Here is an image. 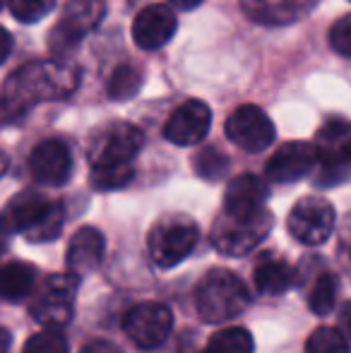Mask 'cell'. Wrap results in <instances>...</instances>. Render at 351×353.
<instances>
[{"instance_id": "cell-25", "label": "cell", "mask_w": 351, "mask_h": 353, "mask_svg": "<svg viewBox=\"0 0 351 353\" xmlns=\"http://www.w3.org/2000/svg\"><path fill=\"white\" fill-rule=\"evenodd\" d=\"M92 188L94 190H121L132 181V166L121 163V166H92Z\"/></svg>"}, {"instance_id": "cell-17", "label": "cell", "mask_w": 351, "mask_h": 353, "mask_svg": "<svg viewBox=\"0 0 351 353\" xmlns=\"http://www.w3.org/2000/svg\"><path fill=\"white\" fill-rule=\"evenodd\" d=\"M318 0H241V8L253 22L265 27H284L303 19Z\"/></svg>"}, {"instance_id": "cell-7", "label": "cell", "mask_w": 351, "mask_h": 353, "mask_svg": "<svg viewBox=\"0 0 351 353\" xmlns=\"http://www.w3.org/2000/svg\"><path fill=\"white\" fill-rule=\"evenodd\" d=\"M313 144L318 152V161L323 163L325 178H320V183L332 185V183L347 178L351 168V123L342 121V118H332L318 130Z\"/></svg>"}, {"instance_id": "cell-30", "label": "cell", "mask_w": 351, "mask_h": 353, "mask_svg": "<svg viewBox=\"0 0 351 353\" xmlns=\"http://www.w3.org/2000/svg\"><path fill=\"white\" fill-rule=\"evenodd\" d=\"M24 353H68L66 336L58 332V327H48L41 334H34L24 346Z\"/></svg>"}, {"instance_id": "cell-35", "label": "cell", "mask_w": 351, "mask_h": 353, "mask_svg": "<svg viewBox=\"0 0 351 353\" xmlns=\"http://www.w3.org/2000/svg\"><path fill=\"white\" fill-rule=\"evenodd\" d=\"M171 3V8H176V10H183V12H188V10H195V8H200L205 0H169Z\"/></svg>"}, {"instance_id": "cell-38", "label": "cell", "mask_w": 351, "mask_h": 353, "mask_svg": "<svg viewBox=\"0 0 351 353\" xmlns=\"http://www.w3.org/2000/svg\"><path fill=\"white\" fill-rule=\"evenodd\" d=\"M197 353H212L210 349H205V351H197Z\"/></svg>"}, {"instance_id": "cell-8", "label": "cell", "mask_w": 351, "mask_h": 353, "mask_svg": "<svg viewBox=\"0 0 351 353\" xmlns=\"http://www.w3.org/2000/svg\"><path fill=\"white\" fill-rule=\"evenodd\" d=\"M77 293V276L75 274H61L48 276L41 283L32 301V317L41 322L43 327H61L70 320L72 315V301Z\"/></svg>"}, {"instance_id": "cell-10", "label": "cell", "mask_w": 351, "mask_h": 353, "mask_svg": "<svg viewBox=\"0 0 351 353\" xmlns=\"http://www.w3.org/2000/svg\"><path fill=\"white\" fill-rule=\"evenodd\" d=\"M226 137L243 152H265L274 142V123L260 106H241L226 118Z\"/></svg>"}, {"instance_id": "cell-29", "label": "cell", "mask_w": 351, "mask_h": 353, "mask_svg": "<svg viewBox=\"0 0 351 353\" xmlns=\"http://www.w3.org/2000/svg\"><path fill=\"white\" fill-rule=\"evenodd\" d=\"M8 8L14 19L24 24H34L56 8V0H8Z\"/></svg>"}, {"instance_id": "cell-6", "label": "cell", "mask_w": 351, "mask_h": 353, "mask_svg": "<svg viewBox=\"0 0 351 353\" xmlns=\"http://www.w3.org/2000/svg\"><path fill=\"white\" fill-rule=\"evenodd\" d=\"M145 144V135L132 123H108L89 144V161L92 166H121L130 163Z\"/></svg>"}, {"instance_id": "cell-32", "label": "cell", "mask_w": 351, "mask_h": 353, "mask_svg": "<svg viewBox=\"0 0 351 353\" xmlns=\"http://www.w3.org/2000/svg\"><path fill=\"white\" fill-rule=\"evenodd\" d=\"M339 255H342L344 265L351 270V216L342 226V236H339Z\"/></svg>"}, {"instance_id": "cell-23", "label": "cell", "mask_w": 351, "mask_h": 353, "mask_svg": "<svg viewBox=\"0 0 351 353\" xmlns=\"http://www.w3.org/2000/svg\"><path fill=\"white\" fill-rule=\"evenodd\" d=\"M337 293H339V279L330 272L320 274L315 279L313 288H310V298H308V305L315 315H328L330 310L334 307V301H337Z\"/></svg>"}, {"instance_id": "cell-9", "label": "cell", "mask_w": 351, "mask_h": 353, "mask_svg": "<svg viewBox=\"0 0 351 353\" xmlns=\"http://www.w3.org/2000/svg\"><path fill=\"white\" fill-rule=\"evenodd\" d=\"M123 330L130 336L132 344L152 351L169 339L171 330H174V317H171L169 307L161 303H142L126 315Z\"/></svg>"}, {"instance_id": "cell-5", "label": "cell", "mask_w": 351, "mask_h": 353, "mask_svg": "<svg viewBox=\"0 0 351 353\" xmlns=\"http://www.w3.org/2000/svg\"><path fill=\"white\" fill-rule=\"evenodd\" d=\"M103 14H106L103 0H68V5L61 12V19L48 34L51 51L63 56V53L77 48L82 39L101 24Z\"/></svg>"}, {"instance_id": "cell-27", "label": "cell", "mask_w": 351, "mask_h": 353, "mask_svg": "<svg viewBox=\"0 0 351 353\" xmlns=\"http://www.w3.org/2000/svg\"><path fill=\"white\" fill-rule=\"evenodd\" d=\"M195 171L200 173L205 181H221L229 173V159L224 157V152L214 147L202 149L195 157Z\"/></svg>"}, {"instance_id": "cell-14", "label": "cell", "mask_w": 351, "mask_h": 353, "mask_svg": "<svg viewBox=\"0 0 351 353\" xmlns=\"http://www.w3.org/2000/svg\"><path fill=\"white\" fill-rule=\"evenodd\" d=\"M318 163V152L310 142H286L272 154L265 173L272 183H296L310 176Z\"/></svg>"}, {"instance_id": "cell-37", "label": "cell", "mask_w": 351, "mask_h": 353, "mask_svg": "<svg viewBox=\"0 0 351 353\" xmlns=\"http://www.w3.org/2000/svg\"><path fill=\"white\" fill-rule=\"evenodd\" d=\"M10 351V332L0 327V353H8Z\"/></svg>"}, {"instance_id": "cell-3", "label": "cell", "mask_w": 351, "mask_h": 353, "mask_svg": "<svg viewBox=\"0 0 351 353\" xmlns=\"http://www.w3.org/2000/svg\"><path fill=\"white\" fill-rule=\"evenodd\" d=\"M272 223H274V216L267 207L250 214H234L221 210L214 226H212V243L221 255H248L255 245H260L267 238V233L272 231Z\"/></svg>"}, {"instance_id": "cell-36", "label": "cell", "mask_w": 351, "mask_h": 353, "mask_svg": "<svg viewBox=\"0 0 351 353\" xmlns=\"http://www.w3.org/2000/svg\"><path fill=\"white\" fill-rule=\"evenodd\" d=\"M339 322H342V332L347 336H351V303L342 307V315H339Z\"/></svg>"}, {"instance_id": "cell-18", "label": "cell", "mask_w": 351, "mask_h": 353, "mask_svg": "<svg viewBox=\"0 0 351 353\" xmlns=\"http://www.w3.org/2000/svg\"><path fill=\"white\" fill-rule=\"evenodd\" d=\"M103 248H106V241H103V233L99 228H80L68 245V270H70V274L80 279V276L99 270L103 260Z\"/></svg>"}, {"instance_id": "cell-33", "label": "cell", "mask_w": 351, "mask_h": 353, "mask_svg": "<svg viewBox=\"0 0 351 353\" xmlns=\"http://www.w3.org/2000/svg\"><path fill=\"white\" fill-rule=\"evenodd\" d=\"M10 51H12V37H10L8 29L0 27V65H3V61L10 56Z\"/></svg>"}, {"instance_id": "cell-16", "label": "cell", "mask_w": 351, "mask_h": 353, "mask_svg": "<svg viewBox=\"0 0 351 353\" xmlns=\"http://www.w3.org/2000/svg\"><path fill=\"white\" fill-rule=\"evenodd\" d=\"M53 207V202L46 195L37 190H24L14 195L12 200L5 205L0 214V233L12 236V233H27L41 221Z\"/></svg>"}, {"instance_id": "cell-1", "label": "cell", "mask_w": 351, "mask_h": 353, "mask_svg": "<svg viewBox=\"0 0 351 353\" xmlns=\"http://www.w3.org/2000/svg\"><path fill=\"white\" fill-rule=\"evenodd\" d=\"M80 84L75 65L63 61H34L17 68L0 87V125L17 123L41 101L70 97Z\"/></svg>"}, {"instance_id": "cell-28", "label": "cell", "mask_w": 351, "mask_h": 353, "mask_svg": "<svg viewBox=\"0 0 351 353\" xmlns=\"http://www.w3.org/2000/svg\"><path fill=\"white\" fill-rule=\"evenodd\" d=\"M63 221H66L63 205H61V202H53V207L48 210L46 216H43L41 221L32 228V231H27V238H29V241H34V243L53 241V238H58V233H61Z\"/></svg>"}, {"instance_id": "cell-11", "label": "cell", "mask_w": 351, "mask_h": 353, "mask_svg": "<svg viewBox=\"0 0 351 353\" xmlns=\"http://www.w3.org/2000/svg\"><path fill=\"white\" fill-rule=\"evenodd\" d=\"M334 228V207L323 197H303L289 214V231L303 245H320Z\"/></svg>"}, {"instance_id": "cell-4", "label": "cell", "mask_w": 351, "mask_h": 353, "mask_svg": "<svg viewBox=\"0 0 351 353\" xmlns=\"http://www.w3.org/2000/svg\"><path fill=\"white\" fill-rule=\"evenodd\" d=\"M147 245L152 262L161 270H171L195 250L197 223L185 214H169L152 226Z\"/></svg>"}, {"instance_id": "cell-20", "label": "cell", "mask_w": 351, "mask_h": 353, "mask_svg": "<svg viewBox=\"0 0 351 353\" xmlns=\"http://www.w3.org/2000/svg\"><path fill=\"white\" fill-rule=\"evenodd\" d=\"M37 270L27 262H8L0 267V301L19 303L34 291Z\"/></svg>"}, {"instance_id": "cell-24", "label": "cell", "mask_w": 351, "mask_h": 353, "mask_svg": "<svg viewBox=\"0 0 351 353\" xmlns=\"http://www.w3.org/2000/svg\"><path fill=\"white\" fill-rule=\"evenodd\" d=\"M305 353H351V346L342 330L320 327L305 341Z\"/></svg>"}, {"instance_id": "cell-26", "label": "cell", "mask_w": 351, "mask_h": 353, "mask_svg": "<svg viewBox=\"0 0 351 353\" xmlns=\"http://www.w3.org/2000/svg\"><path fill=\"white\" fill-rule=\"evenodd\" d=\"M142 87L140 72L132 65H118L113 70L111 79H108V97L113 101H128L130 97H135L137 89Z\"/></svg>"}, {"instance_id": "cell-15", "label": "cell", "mask_w": 351, "mask_h": 353, "mask_svg": "<svg viewBox=\"0 0 351 353\" xmlns=\"http://www.w3.org/2000/svg\"><path fill=\"white\" fill-rule=\"evenodd\" d=\"M176 29L178 22L174 8L154 3L137 12L135 22H132V39L142 51H157V48L166 46L171 41Z\"/></svg>"}, {"instance_id": "cell-31", "label": "cell", "mask_w": 351, "mask_h": 353, "mask_svg": "<svg viewBox=\"0 0 351 353\" xmlns=\"http://www.w3.org/2000/svg\"><path fill=\"white\" fill-rule=\"evenodd\" d=\"M328 41L337 56L349 58L351 61V12L339 17L337 22L332 24V29H330V34H328Z\"/></svg>"}, {"instance_id": "cell-21", "label": "cell", "mask_w": 351, "mask_h": 353, "mask_svg": "<svg viewBox=\"0 0 351 353\" xmlns=\"http://www.w3.org/2000/svg\"><path fill=\"white\" fill-rule=\"evenodd\" d=\"M255 288L265 296H281L296 283V272L286 265L284 260L277 257H265L258 267H255Z\"/></svg>"}, {"instance_id": "cell-2", "label": "cell", "mask_w": 351, "mask_h": 353, "mask_svg": "<svg viewBox=\"0 0 351 353\" xmlns=\"http://www.w3.org/2000/svg\"><path fill=\"white\" fill-rule=\"evenodd\" d=\"M195 303L202 320L210 325H224L248 307L250 293L234 272L212 270L197 286Z\"/></svg>"}, {"instance_id": "cell-22", "label": "cell", "mask_w": 351, "mask_h": 353, "mask_svg": "<svg viewBox=\"0 0 351 353\" xmlns=\"http://www.w3.org/2000/svg\"><path fill=\"white\" fill-rule=\"evenodd\" d=\"M207 349L212 353H253V336L243 327H226L210 339Z\"/></svg>"}, {"instance_id": "cell-12", "label": "cell", "mask_w": 351, "mask_h": 353, "mask_svg": "<svg viewBox=\"0 0 351 353\" xmlns=\"http://www.w3.org/2000/svg\"><path fill=\"white\" fill-rule=\"evenodd\" d=\"M29 171L32 178L39 185H48L56 188L68 183L72 173V154L63 140H43L41 144H37L29 157Z\"/></svg>"}, {"instance_id": "cell-39", "label": "cell", "mask_w": 351, "mask_h": 353, "mask_svg": "<svg viewBox=\"0 0 351 353\" xmlns=\"http://www.w3.org/2000/svg\"><path fill=\"white\" fill-rule=\"evenodd\" d=\"M5 3H8V0H0V8H3V5H5Z\"/></svg>"}, {"instance_id": "cell-13", "label": "cell", "mask_w": 351, "mask_h": 353, "mask_svg": "<svg viewBox=\"0 0 351 353\" xmlns=\"http://www.w3.org/2000/svg\"><path fill=\"white\" fill-rule=\"evenodd\" d=\"M212 125V111L207 103L197 101V99H190V101L181 103L174 113L169 116L164 125V137L171 144H178V147H190V144H197L207 137Z\"/></svg>"}, {"instance_id": "cell-19", "label": "cell", "mask_w": 351, "mask_h": 353, "mask_svg": "<svg viewBox=\"0 0 351 353\" xmlns=\"http://www.w3.org/2000/svg\"><path fill=\"white\" fill-rule=\"evenodd\" d=\"M267 202V183L253 173L234 178L224 192V212L234 214H250L265 210Z\"/></svg>"}, {"instance_id": "cell-34", "label": "cell", "mask_w": 351, "mask_h": 353, "mask_svg": "<svg viewBox=\"0 0 351 353\" xmlns=\"http://www.w3.org/2000/svg\"><path fill=\"white\" fill-rule=\"evenodd\" d=\"M82 353H121L113 344H108V341H94V344L85 346V351Z\"/></svg>"}]
</instances>
